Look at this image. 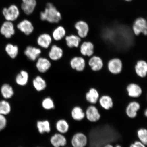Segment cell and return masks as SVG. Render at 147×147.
<instances>
[{"label":"cell","mask_w":147,"mask_h":147,"mask_svg":"<svg viewBox=\"0 0 147 147\" xmlns=\"http://www.w3.org/2000/svg\"><path fill=\"white\" fill-rule=\"evenodd\" d=\"M40 18L43 21L51 23H57L61 19V15L52 3H47L43 12L40 13Z\"/></svg>","instance_id":"obj_1"},{"label":"cell","mask_w":147,"mask_h":147,"mask_svg":"<svg viewBox=\"0 0 147 147\" xmlns=\"http://www.w3.org/2000/svg\"><path fill=\"white\" fill-rule=\"evenodd\" d=\"M132 30L136 36L141 34L147 36V22L144 18L139 17L135 20L132 25Z\"/></svg>","instance_id":"obj_2"},{"label":"cell","mask_w":147,"mask_h":147,"mask_svg":"<svg viewBox=\"0 0 147 147\" xmlns=\"http://www.w3.org/2000/svg\"><path fill=\"white\" fill-rule=\"evenodd\" d=\"M85 117L91 123L98 122L101 118V114L98 108L94 105L88 107L85 112Z\"/></svg>","instance_id":"obj_3"},{"label":"cell","mask_w":147,"mask_h":147,"mask_svg":"<svg viewBox=\"0 0 147 147\" xmlns=\"http://www.w3.org/2000/svg\"><path fill=\"white\" fill-rule=\"evenodd\" d=\"M3 13L7 21L12 22L15 21L19 16L20 11L17 6L13 5L8 8L3 9Z\"/></svg>","instance_id":"obj_4"},{"label":"cell","mask_w":147,"mask_h":147,"mask_svg":"<svg viewBox=\"0 0 147 147\" xmlns=\"http://www.w3.org/2000/svg\"><path fill=\"white\" fill-rule=\"evenodd\" d=\"M123 67L122 60L119 58L112 59L108 61L107 64L108 71L114 75L118 74L122 72Z\"/></svg>","instance_id":"obj_5"},{"label":"cell","mask_w":147,"mask_h":147,"mask_svg":"<svg viewBox=\"0 0 147 147\" xmlns=\"http://www.w3.org/2000/svg\"><path fill=\"white\" fill-rule=\"evenodd\" d=\"M126 91L128 96L134 98H139L144 92L140 86L135 83L129 84L126 87Z\"/></svg>","instance_id":"obj_6"},{"label":"cell","mask_w":147,"mask_h":147,"mask_svg":"<svg viewBox=\"0 0 147 147\" xmlns=\"http://www.w3.org/2000/svg\"><path fill=\"white\" fill-rule=\"evenodd\" d=\"M71 143L73 147H85L88 143L87 136L82 132H78L73 136Z\"/></svg>","instance_id":"obj_7"},{"label":"cell","mask_w":147,"mask_h":147,"mask_svg":"<svg viewBox=\"0 0 147 147\" xmlns=\"http://www.w3.org/2000/svg\"><path fill=\"white\" fill-rule=\"evenodd\" d=\"M140 108L141 105L139 102L136 101H131L126 106L125 113L127 116L131 119L135 118Z\"/></svg>","instance_id":"obj_8"},{"label":"cell","mask_w":147,"mask_h":147,"mask_svg":"<svg viewBox=\"0 0 147 147\" xmlns=\"http://www.w3.org/2000/svg\"><path fill=\"white\" fill-rule=\"evenodd\" d=\"M74 27L80 37L84 38L87 36L89 31V26L86 22L80 20L75 24Z\"/></svg>","instance_id":"obj_9"},{"label":"cell","mask_w":147,"mask_h":147,"mask_svg":"<svg viewBox=\"0 0 147 147\" xmlns=\"http://www.w3.org/2000/svg\"><path fill=\"white\" fill-rule=\"evenodd\" d=\"M0 32L5 38H10L15 33L14 25L12 22L6 21L3 23L0 29Z\"/></svg>","instance_id":"obj_10"},{"label":"cell","mask_w":147,"mask_h":147,"mask_svg":"<svg viewBox=\"0 0 147 147\" xmlns=\"http://www.w3.org/2000/svg\"><path fill=\"white\" fill-rule=\"evenodd\" d=\"M69 64L73 69L78 71H82L85 68L86 61L83 57L75 56L71 59Z\"/></svg>","instance_id":"obj_11"},{"label":"cell","mask_w":147,"mask_h":147,"mask_svg":"<svg viewBox=\"0 0 147 147\" xmlns=\"http://www.w3.org/2000/svg\"><path fill=\"white\" fill-rule=\"evenodd\" d=\"M100 97V93L98 90L94 88H91L85 93L86 101L91 105H95L98 102Z\"/></svg>","instance_id":"obj_12"},{"label":"cell","mask_w":147,"mask_h":147,"mask_svg":"<svg viewBox=\"0 0 147 147\" xmlns=\"http://www.w3.org/2000/svg\"><path fill=\"white\" fill-rule=\"evenodd\" d=\"M94 45L90 41H84L80 46L81 54L84 56L91 57L94 54Z\"/></svg>","instance_id":"obj_13"},{"label":"cell","mask_w":147,"mask_h":147,"mask_svg":"<svg viewBox=\"0 0 147 147\" xmlns=\"http://www.w3.org/2000/svg\"><path fill=\"white\" fill-rule=\"evenodd\" d=\"M88 64L92 70L95 71H100L104 66L103 61L102 58L95 55L91 57L88 61Z\"/></svg>","instance_id":"obj_14"},{"label":"cell","mask_w":147,"mask_h":147,"mask_svg":"<svg viewBox=\"0 0 147 147\" xmlns=\"http://www.w3.org/2000/svg\"><path fill=\"white\" fill-rule=\"evenodd\" d=\"M135 70L138 76L144 78L147 75V62L144 60H139L135 66Z\"/></svg>","instance_id":"obj_15"},{"label":"cell","mask_w":147,"mask_h":147,"mask_svg":"<svg viewBox=\"0 0 147 147\" xmlns=\"http://www.w3.org/2000/svg\"><path fill=\"white\" fill-rule=\"evenodd\" d=\"M17 28L26 35H29L32 34L34 30V27L32 23L26 19L23 20L18 23Z\"/></svg>","instance_id":"obj_16"},{"label":"cell","mask_w":147,"mask_h":147,"mask_svg":"<svg viewBox=\"0 0 147 147\" xmlns=\"http://www.w3.org/2000/svg\"><path fill=\"white\" fill-rule=\"evenodd\" d=\"M98 102L101 107L106 110L111 109L114 105L113 98L108 94H103L101 96Z\"/></svg>","instance_id":"obj_17"},{"label":"cell","mask_w":147,"mask_h":147,"mask_svg":"<svg viewBox=\"0 0 147 147\" xmlns=\"http://www.w3.org/2000/svg\"><path fill=\"white\" fill-rule=\"evenodd\" d=\"M50 142L54 147L64 146L67 144V140L62 134L56 133L51 137Z\"/></svg>","instance_id":"obj_18"},{"label":"cell","mask_w":147,"mask_h":147,"mask_svg":"<svg viewBox=\"0 0 147 147\" xmlns=\"http://www.w3.org/2000/svg\"><path fill=\"white\" fill-rule=\"evenodd\" d=\"M41 53V51L39 48L32 46H28L24 51V54L28 58L32 61H35Z\"/></svg>","instance_id":"obj_19"},{"label":"cell","mask_w":147,"mask_h":147,"mask_svg":"<svg viewBox=\"0 0 147 147\" xmlns=\"http://www.w3.org/2000/svg\"><path fill=\"white\" fill-rule=\"evenodd\" d=\"M23 3L21 9L25 13L29 15L32 14L35 9L36 2V0H22Z\"/></svg>","instance_id":"obj_20"},{"label":"cell","mask_w":147,"mask_h":147,"mask_svg":"<svg viewBox=\"0 0 147 147\" xmlns=\"http://www.w3.org/2000/svg\"><path fill=\"white\" fill-rule=\"evenodd\" d=\"M51 64L49 61L45 58H39L36 62L37 69L40 73H45L51 67Z\"/></svg>","instance_id":"obj_21"},{"label":"cell","mask_w":147,"mask_h":147,"mask_svg":"<svg viewBox=\"0 0 147 147\" xmlns=\"http://www.w3.org/2000/svg\"><path fill=\"white\" fill-rule=\"evenodd\" d=\"M63 55V51L61 48L55 45L51 47L49 53V58L53 61L59 60Z\"/></svg>","instance_id":"obj_22"},{"label":"cell","mask_w":147,"mask_h":147,"mask_svg":"<svg viewBox=\"0 0 147 147\" xmlns=\"http://www.w3.org/2000/svg\"><path fill=\"white\" fill-rule=\"evenodd\" d=\"M37 42L38 45L44 49H47L52 42V38L47 34H43L38 37Z\"/></svg>","instance_id":"obj_23"},{"label":"cell","mask_w":147,"mask_h":147,"mask_svg":"<svg viewBox=\"0 0 147 147\" xmlns=\"http://www.w3.org/2000/svg\"><path fill=\"white\" fill-rule=\"evenodd\" d=\"M71 114L73 119L77 121H81L85 117V112L79 106H75L73 108Z\"/></svg>","instance_id":"obj_24"},{"label":"cell","mask_w":147,"mask_h":147,"mask_svg":"<svg viewBox=\"0 0 147 147\" xmlns=\"http://www.w3.org/2000/svg\"><path fill=\"white\" fill-rule=\"evenodd\" d=\"M29 80V75L27 71H21L16 75V82L18 85L24 86L27 84Z\"/></svg>","instance_id":"obj_25"},{"label":"cell","mask_w":147,"mask_h":147,"mask_svg":"<svg viewBox=\"0 0 147 147\" xmlns=\"http://www.w3.org/2000/svg\"><path fill=\"white\" fill-rule=\"evenodd\" d=\"M33 84L35 89L38 91H41L47 87L45 81L41 77L36 76L33 81Z\"/></svg>","instance_id":"obj_26"},{"label":"cell","mask_w":147,"mask_h":147,"mask_svg":"<svg viewBox=\"0 0 147 147\" xmlns=\"http://www.w3.org/2000/svg\"><path fill=\"white\" fill-rule=\"evenodd\" d=\"M56 127L57 130L61 134L67 133L69 131V127L68 123L63 119L58 120L56 123Z\"/></svg>","instance_id":"obj_27"},{"label":"cell","mask_w":147,"mask_h":147,"mask_svg":"<svg viewBox=\"0 0 147 147\" xmlns=\"http://www.w3.org/2000/svg\"><path fill=\"white\" fill-rule=\"evenodd\" d=\"M1 92L2 95L5 99H9L13 96L14 92L12 87L8 84H5L2 86L1 88Z\"/></svg>","instance_id":"obj_28"},{"label":"cell","mask_w":147,"mask_h":147,"mask_svg":"<svg viewBox=\"0 0 147 147\" xmlns=\"http://www.w3.org/2000/svg\"><path fill=\"white\" fill-rule=\"evenodd\" d=\"M37 127L40 134L49 133L51 131L50 125L49 121H38L37 123Z\"/></svg>","instance_id":"obj_29"},{"label":"cell","mask_w":147,"mask_h":147,"mask_svg":"<svg viewBox=\"0 0 147 147\" xmlns=\"http://www.w3.org/2000/svg\"><path fill=\"white\" fill-rule=\"evenodd\" d=\"M66 30L63 26H59L53 31V38L56 41H59L63 38L66 35Z\"/></svg>","instance_id":"obj_30"},{"label":"cell","mask_w":147,"mask_h":147,"mask_svg":"<svg viewBox=\"0 0 147 147\" xmlns=\"http://www.w3.org/2000/svg\"><path fill=\"white\" fill-rule=\"evenodd\" d=\"M5 51L11 58L14 59L18 55V48L17 46L9 43L7 44L5 47Z\"/></svg>","instance_id":"obj_31"},{"label":"cell","mask_w":147,"mask_h":147,"mask_svg":"<svg viewBox=\"0 0 147 147\" xmlns=\"http://www.w3.org/2000/svg\"><path fill=\"white\" fill-rule=\"evenodd\" d=\"M11 107L10 104L5 100L0 101V114L5 115L10 113Z\"/></svg>","instance_id":"obj_32"},{"label":"cell","mask_w":147,"mask_h":147,"mask_svg":"<svg viewBox=\"0 0 147 147\" xmlns=\"http://www.w3.org/2000/svg\"><path fill=\"white\" fill-rule=\"evenodd\" d=\"M137 136L139 140L147 146V130L145 128L139 129L137 131Z\"/></svg>","instance_id":"obj_33"},{"label":"cell","mask_w":147,"mask_h":147,"mask_svg":"<svg viewBox=\"0 0 147 147\" xmlns=\"http://www.w3.org/2000/svg\"><path fill=\"white\" fill-rule=\"evenodd\" d=\"M42 106L46 110H50L54 109L55 105L54 102L50 97H47L42 101Z\"/></svg>","instance_id":"obj_34"},{"label":"cell","mask_w":147,"mask_h":147,"mask_svg":"<svg viewBox=\"0 0 147 147\" xmlns=\"http://www.w3.org/2000/svg\"><path fill=\"white\" fill-rule=\"evenodd\" d=\"M7 124V120L4 115L0 114V131L5 128Z\"/></svg>","instance_id":"obj_35"},{"label":"cell","mask_w":147,"mask_h":147,"mask_svg":"<svg viewBox=\"0 0 147 147\" xmlns=\"http://www.w3.org/2000/svg\"><path fill=\"white\" fill-rule=\"evenodd\" d=\"M133 143L137 147H146V145L139 140L136 141Z\"/></svg>","instance_id":"obj_36"},{"label":"cell","mask_w":147,"mask_h":147,"mask_svg":"<svg viewBox=\"0 0 147 147\" xmlns=\"http://www.w3.org/2000/svg\"><path fill=\"white\" fill-rule=\"evenodd\" d=\"M104 147H122L120 145L117 144L114 146L111 144H107Z\"/></svg>","instance_id":"obj_37"},{"label":"cell","mask_w":147,"mask_h":147,"mask_svg":"<svg viewBox=\"0 0 147 147\" xmlns=\"http://www.w3.org/2000/svg\"><path fill=\"white\" fill-rule=\"evenodd\" d=\"M129 147H137L134 143H132L130 145Z\"/></svg>","instance_id":"obj_38"},{"label":"cell","mask_w":147,"mask_h":147,"mask_svg":"<svg viewBox=\"0 0 147 147\" xmlns=\"http://www.w3.org/2000/svg\"><path fill=\"white\" fill-rule=\"evenodd\" d=\"M144 115L145 116V117H147V109H146V110H144Z\"/></svg>","instance_id":"obj_39"},{"label":"cell","mask_w":147,"mask_h":147,"mask_svg":"<svg viewBox=\"0 0 147 147\" xmlns=\"http://www.w3.org/2000/svg\"><path fill=\"white\" fill-rule=\"evenodd\" d=\"M124 1H132V0H124Z\"/></svg>","instance_id":"obj_40"}]
</instances>
